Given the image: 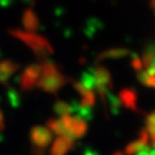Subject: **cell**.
<instances>
[{"label": "cell", "mask_w": 155, "mask_h": 155, "mask_svg": "<svg viewBox=\"0 0 155 155\" xmlns=\"http://www.w3.org/2000/svg\"><path fill=\"white\" fill-rule=\"evenodd\" d=\"M48 128L58 136H66L71 139H76L86 134L87 124L83 119L67 114L60 116L58 120H49Z\"/></svg>", "instance_id": "obj_1"}, {"label": "cell", "mask_w": 155, "mask_h": 155, "mask_svg": "<svg viewBox=\"0 0 155 155\" xmlns=\"http://www.w3.org/2000/svg\"><path fill=\"white\" fill-rule=\"evenodd\" d=\"M9 34L12 35L16 39L25 43L33 53L34 55L41 60H48L49 55L54 54V48L49 43L47 38L37 34L34 32L22 31V29H9Z\"/></svg>", "instance_id": "obj_2"}, {"label": "cell", "mask_w": 155, "mask_h": 155, "mask_svg": "<svg viewBox=\"0 0 155 155\" xmlns=\"http://www.w3.org/2000/svg\"><path fill=\"white\" fill-rule=\"evenodd\" d=\"M41 67L42 74L35 87L41 88L47 93H58V91H60L67 83L66 76L60 72L59 66L55 62L50 60H44L41 64Z\"/></svg>", "instance_id": "obj_3"}, {"label": "cell", "mask_w": 155, "mask_h": 155, "mask_svg": "<svg viewBox=\"0 0 155 155\" xmlns=\"http://www.w3.org/2000/svg\"><path fill=\"white\" fill-rule=\"evenodd\" d=\"M94 76V88L99 92L100 97L104 99L112 88L111 73L105 66H97L92 68Z\"/></svg>", "instance_id": "obj_4"}, {"label": "cell", "mask_w": 155, "mask_h": 155, "mask_svg": "<svg viewBox=\"0 0 155 155\" xmlns=\"http://www.w3.org/2000/svg\"><path fill=\"white\" fill-rule=\"evenodd\" d=\"M42 74L41 64L28 65L20 76V86L22 91H31L37 86V82Z\"/></svg>", "instance_id": "obj_5"}, {"label": "cell", "mask_w": 155, "mask_h": 155, "mask_svg": "<svg viewBox=\"0 0 155 155\" xmlns=\"http://www.w3.org/2000/svg\"><path fill=\"white\" fill-rule=\"evenodd\" d=\"M31 140L35 148L45 149L53 142V132L44 126H34L31 130Z\"/></svg>", "instance_id": "obj_6"}, {"label": "cell", "mask_w": 155, "mask_h": 155, "mask_svg": "<svg viewBox=\"0 0 155 155\" xmlns=\"http://www.w3.org/2000/svg\"><path fill=\"white\" fill-rule=\"evenodd\" d=\"M20 65L12 60H2L0 61V83L8 84L11 77L17 72Z\"/></svg>", "instance_id": "obj_7"}, {"label": "cell", "mask_w": 155, "mask_h": 155, "mask_svg": "<svg viewBox=\"0 0 155 155\" xmlns=\"http://www.w3.org/2000/svg\"><path fill=\"white\" fill-rule=\"evenodd\" d=\"M73 87L74 89L78 92V94L81 95V106L82 107H92L95 104V93L94 89H88L84 86H82L80 82H73Z\"/></svg>", "instance_id": "obj_8"}, {"label": "cell", "mask_w": 155, "mask_h": 155, "mask_svg": "<svg viewBox=\"0 0 155 155\" xmlns=\"http://www.w3.org/2000/svg\"><path fill=\"white\" fill-rule=\"evenodd\" d=\"M72 143H73V139L66 136H59L51 145L50 154L51 155H65L71 149Z\"/></svg>", "instance_id": "obj_9"}, {"label": "cell", "mask_w": 155, "mask_h": 155, "mask_svg": "<svg viewBox=\"0 0 155 155\" xmlns=\"http://www.w3.org/2000/svg\"><path fill=\"white\" fill-rule=\"evenodd\" d=\"M130 50L126 48H111L107 50L101 51L98 58H97V62L99 61H104V60H119V59H124L127 55H130Z\"/></svg>", "instance_id": "obj_10"}, {"label": "cell", "mask_w": 155, "mask_h": 155, "mask_svg": "<svg viewBox=\"0 0 155 155\" xmlns=\"http://www.w3.org/2000/svg\"><path fill=\"white\" fill-rule=\"evenodd\" d=\"M22 26L28 32H35L39 29V18L33 9H26L22 15Z\"/></svg>", "instance_id": "obj_11"}, {"label": "cell", "mask_w": 155, "mask_h": 155, "mask_svg": "<svg viewBox=\"0 0 155 155\" xmlns=\"http://www.w3.org/2000/svg\"><path fill=\"white\" fill-rule=\"evenodd\" d=\"M119 100L122 103L124 106L131 109V110H137V93L136 91L131 89V88H125L120 92L119 94Z\"/></svg>", "instance_id": "obj_12"}, {"label": "cell", "mask_w": 155, "mask_h": 155, "mask_svg": "<svg viewBox=\"0 0 155 155\" xmlns=\"http://www.w3.org/2000/svg\"><path fill=\"white\" fill-rule=\"evenodd\" d=\"M140 60L144 70L155 67V44L154 43H150L149 45H147V48L144 49L140 56Z\"/></svg>", "instance_id": "obj_13"}, {"label": "cell", "mask_w": 155, "mask_h": 155, "mask_svg": "<svg viewBox=\"0 0 155 155\" xmlns=\"http://www.w3.org/2000/svg\"><path fill=\"white\" fill-rule=\"evenodd\" d=\"M138 81L143 86L155 89V67L147 68L138 72Z\"/></svg>", "instance_id": "obj_14"}, {"label": "cell", "mask_w": 155, "mask_h": 155, "mask_svg": "<svg viewBox=\"0 0 155 155\" xmlns=\"http://www.w3.org/2000/svg\"><path fill=\"white\" fill-rule=\"evenodd\" d=\"M145 131L149 136V139L155 143V111L150 112L148 116H147V120H145Z\"/></svg>", "instance_id": "obj_15"}, {"label": "cell", "mask_w": 155, "mask_h": 155, "mask_svg": "<svg viewBox=\"0 0 155 155\" xmlns=\"http://www.w3.org/2000/svg\"><path fill=\"white\" fill-rule=\"evenodd\" d=\"M54 109H55V112H56L58 115H60V116L67 115V114H70L71 110H72V107H71L70 104H67V103H65V101H61V100L56 101Z\"/></svg>", "instance_id": "obj_16"}, {"label": "cell", "mask_w": 155, "mask_h": 155, "mask_svg": "<svg viewBox=\"0 0 155 155\" xmlns=\"http://www.w3.org/2000/svg\"><path fill=\"white\" fill-rule=\"evenodd\" d=\"M131 66L137 71L140 72L143 71V64L140 60V56H138L137 54H132V59H131Z\"/></svg>", "instance_id": "obj_17"}, {"label": "cell", "mask_w": 155, "mask_h": 155, "mask_svg": "<svg viewBox=\"0 0 155 155\" xmlns=\"http://www.w3.org/2000/svg\"><path fill=\"white\" fill-rule=\"evenodd\" d=\"M3 128H4V115L0 111V130H3Z\"/></svg>", "instance_id": "obj_18"}, {"label": "cell", "mask_w": 155, "mask_h": 155, "mask_svg": "<svg viewBox=\"0 0 155 155\" xmlns=\"http://www.w3.org/2000/svg\"><path fill=\"white\" fill-rule=\"evenodd\" d=\"M150 8L153 9V11L155 14V0H150Z\"/></svg>", "instance_id": "obj_19"}]
</instances>
